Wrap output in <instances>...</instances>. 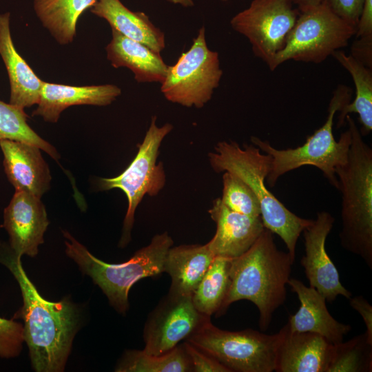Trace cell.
<instances>
[{
  "label": "cell",
  "instance_id": "5bb4252c",
  "mask_svg": "<svg viewBox=\"0 0 372 372\" xmlns=\"http://www.w3.org/2000/svg\"><path fill=\"white\" fill-rule=\"evenodd\" d=\"M49 225L44 205L31 194L15 191L3 214V227L9 235L10 247L17 255L34 257Z\"/></svg>",
  "mask_w": 372,
  "mask_h": 372
},
{
  "label": "cell",
  "instance_id": "3957f363",
  "mask_svg": "<svg viewBox=\"0 0 372 372\" xmlns=\"http://www.w3.org/2000/svg\"><path fill=\"white\" fill-rule=\"evenodd\" d=\"M345 123L351 143L347 162L335 169L342 199L339 238L345 250L372 269V149L350 114Z\"/></svg>",
  "mask_w": 372,
  "mask_h": 372
},
{
  "label": "cell",
  "instance_id": "5b68a950",
  "mask_svg": "<svg viewBox=\"0 0 372 372\" xmlns=\"http://www.w3.org/2000/svg\"><path fill=\"white\" fill-rule=\"evenodd\" d=\"M351 98V89L344 85H339L329 102L326 121L308 136L301 146L278 149L266 140L256 136L251 137L252 144L271 156V169L266 178L269 187L275 186L278 178L285 174L302 166L311 165L321 170L331 186L338 189L335 169L347 162L351 134L348 128L340 134L339 140L335 141L333 134L334 116L345 104L350 102Z\"/></svg>",
  "mask_w": 372,
  "mask_h": 372
},
{
  "label": "cell",
  "instance_id": "8d00e7d4",
  "mask_svg": "<svg viewBox=\"0 0 372 372\" xmlns=\"http://www.w3.org/2000/svg\"><path fill=\"white\" fill-rule=\"evenodd\" d=\"M294 5L297 6L298 10L302 11L309 8L313 7L321 3L323 0H292Z\"/></svg>",
  "mask_w": 372,
  "mask_h": 372
},
{
  "label": "cell",
  "instance_id": "f35d334b",
  "mask_svg": "<svg viewBox=\"0 0 372 372\" xmlns=\"http://www.w3.org/2000/svg\"><path fill=\"white\" fill-rule=\"evenodd\" d=\"M220 1H228V0H220Z\"/></svg>",
  "mask_w": 372,
  "mask_h": 372
},
{
  "label": "cell",
  "instance_id": "9c48e42d",
  "mask_svg": "<svg viewBox=\"0 0 372 372\" xmlns=\"http://www.w3.org/2000/svg\"><path fill=\"white\" fill-rule=\"evenodd\" d=\"M156 121V117L152 116L138 151L125 170L116 177L99 180L101 190L120 189L127 198L128 207L119 241L120 247H125L131 240L135 211L143 197L157 196L165 185L164 166L161 162L157 163V158L161 143L172 130L173 125L166 123L158 127Z\"/></svg>",
  "mask_w": 372,
  "mask_h": 372
},
{
  "label": "cell",
  "instance_id": "8fae6325",
  "mask_svg": "<svg viewBox=\"0 0 372 372\" xmlns=\"http://www.w3.org/2000/svg\"><path fill=\"white\" fill-rule=\"evenodd\" d=\"M292 0H253L230 21L231 28L245 36L254 54L267 65L285 46L300 11Z\"/></svg>",
  "mask_w": 372,
  "mask_h": 372
},
{
  "label": "cell",
  "instance_id": "d6a6232c",
  "mask_svg": "<svg viewBox=\"0 0 372 372\" xmlns=\"http://www.w3.org/2000/svg\"><path fill=\"white\" fill-rule=\"evenodd\" d=\"M331 9L342 19L357 25L364 0H326Z\"/></svg>",
  "mask_w": 372,
  "mask_h": 372
},
{
  "label": "cell",
  "instance_id": "484cf974",
  "mask_svg": "<svg viewBox=\"0 0 372 372\" xmlns=\"http://www.w3.org/2000/svg\"><path fill=\"white\" fill-rule=\"evenodd\" d=\"M230 260L215 256L192 293L193 304L200 313L211 316L219 311L230 284Z\"/></svg>",
  "mask_w": 372,
  "mask_h": 372
},
{
  "label": "cell",
  "instance_id": "ffe728a7",
  "mask_svg": "<svg viewBox=\"0 0 372 372\" xmlns=\"http://www.w3.org/2000/svg\"><path fill=\"white\" fill-rule=\"evenodd\" d=\"M10 14H0V55L10 85V103L24 110L37 104L43 81L17 51L10 33Z\"/></svg>",
  "mask_w": 372,
  "mask_h": 372
},
{
  "label": "cell",
  "instance_id": "7a4b0ae2",
  "mask_svg": "<svg viewBox=\"0 0 372 372\" xmlns=\"http://www.w3.org/2000/svg\"><path fill=\"white\" fill-rule=\"evenodd\" d=\"M273 234L265 228L246 252L230 260V284L217 316L234 302L247 300L258 308L260 328L268 329L274 312L286 300L295 259L278 249Z\"/></svg>",
  "mask_w": 372,
  "mask_h": 372
},
{
  "label": "cell",
  "instance_id": "d6986e66",
  "mask_svg": "<svg viewBox=\"0 0 372 372\" xmlns=\"http://www.w3.org/2000/svg\"><path fill=\"white\" fill-rule=\"evenodd\" d=\"M121 94L115 85L72 86L43 81L37 107L32 116L45 121L56 123L61 113L77 105L105 106L111 104Z\"/></svg>",
  "mask_w": 372,
  "mask_h": 372
},
{
  "label": "cell",
  "instance_id": "f546056e",
  "mask_svg": "<svg viewBox=\"0 0 372 372\" xmlns=\"http://www.w3.org/2000/svg\"><path fill=\"white\" fill-rule=\"evenodd\" d=\"M222 203L230 209L250 216H260L259 201L251 188L229 172L223 175Z\"/></svg>",
  "mask_w": 372,
  "mask_h": 372
},
{
  "label": "cell",
  "instance_id": "7c38bea8",
  "mask_svg": "<svg viewBox=\"0 0 372 372\" xmlns=\"http://www.w3.org/2000/svg\"><path fill=\"white\" fill-rule=\"evenodd\" d=\"M210 316L194 307L192 296L167 294L149 314L143 330L146 353L160 355L198 330Z\"/></svg>",
  "mask_w": 372,
  "mask_h": 372
},
{
  "label": "cell",
  "instance_id": "83f0119b",
  "mask_svg": "<svg viewBox=\"0 0 372 372\" xmlns=\"http://www.w3.org/2000/svg\"><path fill=\"white\" fill-rule=\"evenodd\" d=\"M27 118L23 109L0 101V141L11 140L29 143L58 160L60 156L56 149L29 126Z\"/></svg>",
  "mask_w": 372,
  "mask_h": 372
},
{
  "label": "cell",
  "instance_id": "6da1fadb",
  "mask_svg": "<svg viewBox=\"0 0 372 372\" xmlns=\"http://www.w3.org/2000/svg\"><path fill=\"white\" fill-rule=\"evenodd\" d=\"M21 257L10 246L0 247V263L17 280L23 298V306L12 319L23 320V340L33 369L63 371L80 327V311L68 298L58 302L45 300L26 275Z\"/></svg>",
  "mask_w": 372,
  "mask_h": 372
},
{
  "label": "cell",
  "instance_id": "ba28073f",
  "mask_svg": "<svg viewBox=\"0 0 372 372\" xmlns=\"http://www.w3.org/2000/svg\"><path fill=\"white\" fill-rule=\"evenodd\" d=\"M280 330L268 335L247 329L231 331L208 320L185 340L216 359L231 372L275 371Z\"/></svg>",
  "mask_w": 372,
  "mask_h": 372
},
{
  "label": "cell",
  "instance_id": "8992f818",
  "mask_svg": "<svg viewBox=\"0 0 372 372\" xmlns=\"http://www.w3.org/2000/svg\"><path fill=\"white\" fill-rule=\"evenodd\" d=\"M63 235L66 254L101 288L110 304L121 314L129 309L128 293L134 284L143 278L164 272L165 258L174 243L167 232L157 234L128 260L110 264L94 256L68 232L63 231Z\"/></svg>",
  "mask_w": 372,
  "mask_h": 372
},
{
  "label": "cell",
  "instance_id": "9a60e30c",
  "mask_svg": "<svg viewBox=\"0 0 372 372\" xmlns=\"http://www.w3.org/2000/svg\"><path fill=\"white\" fill-rule=\"evenodd\" d=\"M216 231L207 243L214 256L234 258L246 252L265 229L261 216L234 211L216 198L208 211Z\"/></svg>",
  "mask_w": 372,
  "mask_h": 372
},
{
  "label": "cell",
  "instance_id": "52a82bcc",
  "mask_svg": "<svg viewBox=\"0 0 372 372\" xmlns=\"http://www.w3.org/2000/svg\"><path fill=\"white\" fill-rule=\"evenodd\" d=\"M357 25L338 16L327 1L300 12L284 48L267 65L273 71L289 60L320 63L349 43Z\"/></svg>",
  "mask_w": 372,
  "mask_h": 372
},
{
  "label": "cell",
  "instance_id": "e575fe53",
  "mask_svg": "<svg viewBox=\"0 0 372 372\" xmlns=\"http://www.w3.org/2000/svg\"><path fill=\"white\" fill-rule=\"evenodd\" d=\"M349 304L361 316L366 328V340L372 345V307L362 296L351 297Z\"/></svg>",
  "mask_w": 372,
  "mask_h": 372
},
{
  "label": "cell",
  "instance_id": "e0dca14e",
  "mask_svg": "<svg viewBox=\"0 0 372 372\" xmlns=\"http://www.w3.org/2000/svg\"><path fill=\"white\" fill-rule=\"evenodd\" d=\"M6 176L16 191L40 198L50 188L51 175L38 147L16 141L1 140Z\"/></svg>",
  "mask_w": 372,
  "mask_h": 372
},
{
  "label": "cell",
  "instance_id": "4316f807",
  "mask_svg": "<svg viewBox=\"0 0 372 372\" xmlns=\"http://www.w3.org/2000/svg\"><path fill=\"white\" fill-rule=\"evenodd\" d=\"M117 372H188L192 365L183 344L160 355L127 350L115 367Z\"/></svg>",
  "mask_w": 372,
  "mask_h": 372
},
{
  "label": "cell",
  "instance_id": "30bf717a",
  "mask_svg": "<svg viewBox=\"0 0 372 372\" xmlns=\"http://www.w3.org/2000/svg\"><path fill=\"white\" fill-rule=\"evenodd\" d=\"M222 76L218 53L208 48L203 26L189 50L168 66L161 90L172 103L201 108L211 99Z\"/></svg>",
  "mask_w": 372,
  "mask_h": 372
},
{
  "label": "cell",
  "instance_id": "cb8c5ba5",
  "mask_svg": "<svg viewBox=\"0 0 372 372\" xmlns=\"http://www.w3.org/2000/svg\"><path fill=\"white\" fill-rule=\"evenodd\" d=\"M98 0H33L34 12L56 42L72 43L80 16Z\"/></svg>",
  "mask_w": 372,
  "mask_h": 372
},
{
  "label": "cell",
  "instance_id": "d4e9b609",
  "mask_svg": "<svg viewBox=\"0 0 372 372\" xmlns=\"http://www.w3.org/2000/svg\"><path fill=\"white\" fill-rule=\"evenodd\" d=\"M333 58L351 74L355 92L353 101L345 104L339 111L338 127L345 123V118L351 113L359 116L360 129L362 136L372 130V72L350 54L340 50L333 53Z\"/></svg>",
  "mask_w": 372,
  "mask_h": 372
},
{
  "label": "cell",
  "instance_id": "7402d4cb",
  "mask_svg": "<svg viewBox=\"0 0 372 372\" xmlns=\"http://www.w3.org/2000/svg\"><path fill=\"white\" fill-rule=\"evenodd\" d=\"M214 257L207 244L170 247L164 261L172 280L168 294L192 296Z\"/></svg>",
  "mask_w": 372,
  "mask_h": 372
},
{
  "label": "cell",
  "instance_id": "74e56055",
  "mask_svg": "<svg viewBox=\"0 0 372 372\" xmlns=\"http://www.w3.org/2000/svg\"><path fill=\"white\" fill-rule=\"evenodd\" d=\"M173 4L180 5L183 7H192L194 3L193 0H165Z\"/></svg>",
  "mask_w": 372,
  "mask_h": 372
},
{
  "label": "cell",
  "instance_id": "44dd1931",
  "mask_svg": "<svg viewBox=\"0 0 372 372\" xmlns=\"http://www.w3.org/2000/svg\"><path fill=\"white\" fill-rule=\"evenodd\" d=\"M105 50L111 65L115 68L125 67L130 69L138 83L161 84L166 76L168 65L160 54L114 29H112V39Z\"/></svg>",
  "mask_w": 372,
  "mask_h": 372
},
{
  "label": "cell",
  "instance_id": "1f68e13d",
  "mask_svg": "<svg viewBox=\"0 0 372 372\" xmlns=\"http://www.w3.org/2000/svg\"><path fill=\"white\" fill-rule=\"evenodd\" d=\"M189 359L192 371L195 372H231L214 358L203 352L189 342L183 343Z\"/></svg>",
  "mask_w": 372,
  "mask_h": 372
},
{
  "label": "cell",
  "instance_id": "603a6c76",
  "mask_svg": "<svg viewBox=\"0 0 372 372\" xmlns=\"http://www.w3.org/2000/svg\"><path fill=\"white\" fill-rule=\"evenodd\" d=\"M90 11L107 21L112 29L158 54L165 47L164 33L149 17L144 12L130 10L120 0H98Z\"/></svg>",
  "mask_w": 372,
  "mask_h": 372
},
{
  "label": "cell",
  "instance_id": "277c9868",
  "mask_svg": "<svg viewBox=\"0 0 372 372\" xmlns=\"http://www.w3.org/2000/svg\"><path fill=\"white\" fill-rule=\"evenodd\" d=\"M208 159L214 172L232 173L251 188L260 203L265 228L277 234L295 258L298 240L313 220L291 212L267 188L265 182L271 169V156L252 143L241 147L229 141L217 143Z\"/></svg>",
  "mask_w": 372,
  "mask_h": 372
},
{
  "label": "cell",
  "instance_id": "f1b7e54d",
  "mask_svg": "<svg viewBox=\"0 0 372 372\" xmlns=\"http://www.w3.org/2000/svg\"><path fill=\"white\" fill-rule=\"evenodd\" d=\"M371 347L366 333L335 344L328 372H358L371 369Z\"/></svg>",
  "mask_w": 372,
  "mask_h": 372
},
{
  "label": "cell",
  "instance_id": "836d02e7",
  "mask_svg": "<svg viewBox=\"0 0 372 372\" xmlns=\"http://www.w3.org/2000/svg\"><path fill=\"white\" fill-rule=\"evenodd\" d=\"M364 66L372 68V35L356 38L351 47V54Z\"/></svg>",
  "mask_w": 372,
  "mask_h": 372
},
{
  "label": "cell",
  "instance_id": "d590c367",
  "mask_svg": "<svg viewBox=\"0 0 372 372\" xmlns=\"http://www.w3.org/2000/svg\"><path fill=\"white\" fill-rule=\"evenodd\" d=\"M372 35V0H364L355 36L356 38Z\"/></svg>",
  "mask_w": 372,
  "mask_h": 372
},
{
  "label": "cell",
  "instance_id": "4dcf8cb0",
  "mask_svg": "<svg viewBox=\"0 0 372 372\" xmlns=\"http://www.w3.org/2000/svg\"><path fill=\"white\" fill-rule=\"evenodd\" d=\"M23 324L15 320L0 317V358L17 357L23 347Z\"/></svg>",
  "mask_w": 372,
  "mask_h": 372
},
{
  "label": "cell",
  "instance_id": "ac0fdd59",
  "mask_svg": "<svg viewBox=\"0 0 372 372\" xmlns=\"http://www.w3.org/2000/svg\"><path fill=\"white\" fill-rule=\"evenodd\" d=\"M287 285L300 303L297 312L289 316L287 323L289 331L317 333L333 344L343 342L351 327L333 318L327 309L325 298L298 279L289 278Z\"/></svg>",
  "mask_w": 372,
  "mask_h": 372
},
{
  "label": "cell",
  "instance_id": "2e32d148",
  "mask_svg": "<svg viewBox=\"0 0 372 372\" xmlns=\"http://www.w3.org/2000/svg\"><path fill=\"white\" fill-rule=\"evenodd\" d=\"M280 331L275 371L328 372L335 344L317 333L291 332L287 324Z\"/></svg>",
  "mask_w": 372,
  "mask_h": 372
},
{
  "label": "cell",
  "instance_id": "4fadbf2b",
  "mask_svg": "<svg viewBox=\"0 0 372 372\" xmlns=\"http://www.w3.org/2000/svg\"><path fill=\"white\" fill-rule=\"evenodd\" d=\"M334 222L330 213L322 211L302 231L305 254L301 259V265L309 287L316 289L329 302L335 300L339 295L347 299L351 297V291L340 282L337 268L326 251V240Z\"/></svg>",
  "mask_w": 372,
  "mask_h": 372
}]
</instances>
